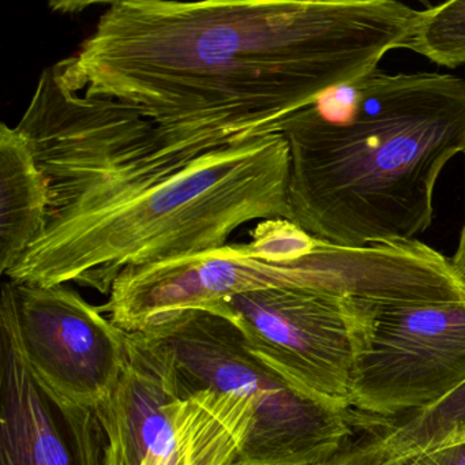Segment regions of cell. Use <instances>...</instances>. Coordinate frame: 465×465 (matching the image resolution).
I'll return each mask as SVG.
<instances>
[{"instance_id": "6da1fadb", "label": "cell", "mask_w": 465, "mask_h": 465, "mask_svg": "<svg viewBox=\"0 0 465 465\" xmlns=\"http://www.w3.org/2000/svg\"><path fill=\"white\" fill-rule=\"evenodd\" d=\"M419 15L396 0H118L55 66L140 114L152 149L194 160L282 132L405 48Z\"/></svg>"}, {"instance_id": "7a4b0ae2", "label": "cell", "mask_w": 465, "mask_h": 465, "mask_svg": "<svg viewBox=\"0 0 465 465\" xmlns=\"http://www.w3.org/2000/svg\"><path fill=\"white\" fill-rule=\"evenodd\" d=\"M293 224L350 247L416 241L443 168L465 154V80L372 70L282 127Z\"/></svg>"}, {"instance_id": "3957f363", "label": "cell", "mask_w": 465, "mask_h": 465, "mask_svg": "<svg viewBox=\"0 0 465 465\" xmlns=\"http://www.w3.org/2000/svg\"><path fill=\"white\" fill-rule=\"evenodd\" d=\"M282 133L222 146L171 173L47 176L45 230L6 274L21 284L111 292L122 272L225 246L254 220H292Z\"/></svg>"}, {"instance_id": "277c9868", "label": "cell", "mask_w": 465, "mask_h": 465, "mask_svg": "<svg viewBox=\"0 0 465 465\" xmlns=\"http://www.w3.org/2000/svg\"><path fill=\"white\" fill-rule=\"evenodd\" d=\"M197 389L250 400L238 465H320L355 435L353 411L312 393L263 359L233 318L216 309L170 312L138 331Z\"/></svg>"}, {"instance_id": "5b68a950", "label": "cell", "mask_w": 465, "mask_h": 465, "mask_svg": "<svg viewBox=\"0 0 465 465\" xmlns=\"http://www.w3.org/2000/svg\"><path fill=\"white\" fill-rule=\"evenodd\" d=\"M96 415L104 465H238L252 404L194 388L138 331H129L126 369Z\"/></svg>"}, {"instance_id": "8992f818", "label": "cell", "mask_w": 465, "mask_h": 465, "mask_svg": "<svg viewBox=\"0 0 465 465\" xmlns=\"http://www.w3.org/2000/svg\"><path fill=\"white\" fill-rule=\"evenodd\" d=\"M273 288L320 291L318 238L288 220L261 222L247 243L126 269L100 310L133 333L170 312Z\"/></svg>"}, {"instance_id": "52a82bcc", "label": "cell", "mask_w": 465, "mask_h": 465, "mask_svg": "<svg viewBox=\"0 0 465 465\" xmlns=\"http://www.w3.org/2000/svg\"><path fill=\"white\" fill-rule=\"evenodd\" d=\"M203 309L230 315L269 363L312 393L351 408L353 375L371 344L378 309L293 288L243 293Z\"/></svg>"}, {"instance_id": "ba28073f", "label": "cell", "mask_w": 465, "mask_h": 465, "mask_svg": "<svg viewBox=\"0 0 465 465\" xmlns=\"http://www.w3.org/2000/svg\"><path fill=\"white\" fill-rule=\"evenodd\" d=\"M464 383L465 301L381 309L353 375L351 410L396 418Z\"/></svg>"}, {"instance_id": "9c48e42d", "label": "cell", "mask_w": 465, "mask_h": 465, "mask_svg": "<svg viewBox=\"0 0 465 465\" xmlns=\"http://www.w3.org/2000/svg\"><path fill=\"white\" fill-rule=\"evenodd\" d=\"M24 352L59 397L96 411L115 391L129 361V331L66 284L4 282Z\"/></svg>"}, {"instance_id": "30bf717a", "label": "cell", "mask_w": 465, "mask_h": 465, "mask_svg": "<svg viewBox=\"0 0 465 465\" xmlns=\"http://www.w3.org/2000/svg\"><path fill=\"white\" fill-rule=\"evenodd\" d=\"M96 411L51 391L32 370L0 298V465H104Z\"/></svg>"}, {"instance_id": "8fae6325", "label": "cell", "mask_w": 465, "mask_h": 465, "mask_svg": "<svg viewBox=\"0 0 465 465\" xmlns=\"http://www.w3.org/2000/svg\"><path fill=\"white\" fill-rule=\"evenodd\" d=\"M48 184L25 135L0 124V272L6 276L43 232Z\"/></svg>"}, {"instance_id": "7c38bea8", "label": "cell", "mask_w": 465, "mask_h": 465, "mask_svg": "<svg viewBox=\"0 0 465 465\" xmlns=\"http://www.w3.org/2000/svg\"><path fill=\"white\" fill-rule=\"evenodd\" d=\"M407 50L440 66L465 64V0H450L419 15Z\"/></svg>"}, {"instance_id": "4fadbf2b", "label": "cell", "mask_w": 465, "mask_h": 465, "mask_svg": "<svg viewBox=\"0 0 465 465\" xmlns=\"http://www.w3.org/2000/svg\"><path fill=\"white\" fill-rule=\"evenodd\" d=\"M401 465H465V438L443 443Z\"/></svg>"}, {"instance_id": "5bb4252c", "label": "cell", "mask_w": 465, "mask_h": 465, "mask_svg": "<svg viewBox=\"0 0 465 465\" xmlns=\"http://www.w3.org/2000/svg\"><path fill=\"white\" fill-rule=\"evenodd\" d=\"M451 263H453L454 271L465 284V224L462 227L461 235H460L459 246L451 258Z\"/></svg>"}, {"instance_id": "9a60e30c", "label": "cell", "mask_w": 465, "mask_h": 465, "mask_svg": "<svg viewBox=\"0 0 465 465\" xmlns=\"http://www.w3.org/2000/svg\"><path fill=\"white\" fill-rule=\"evenodd\" d=\"M460 438H465V426L462 427V429L460 430V431L457 432V434L454 435V437L451 438V440H449L448 442H450V440H460ZM448 442H445V443H448Z\"/></svg>"}]
</instances>
